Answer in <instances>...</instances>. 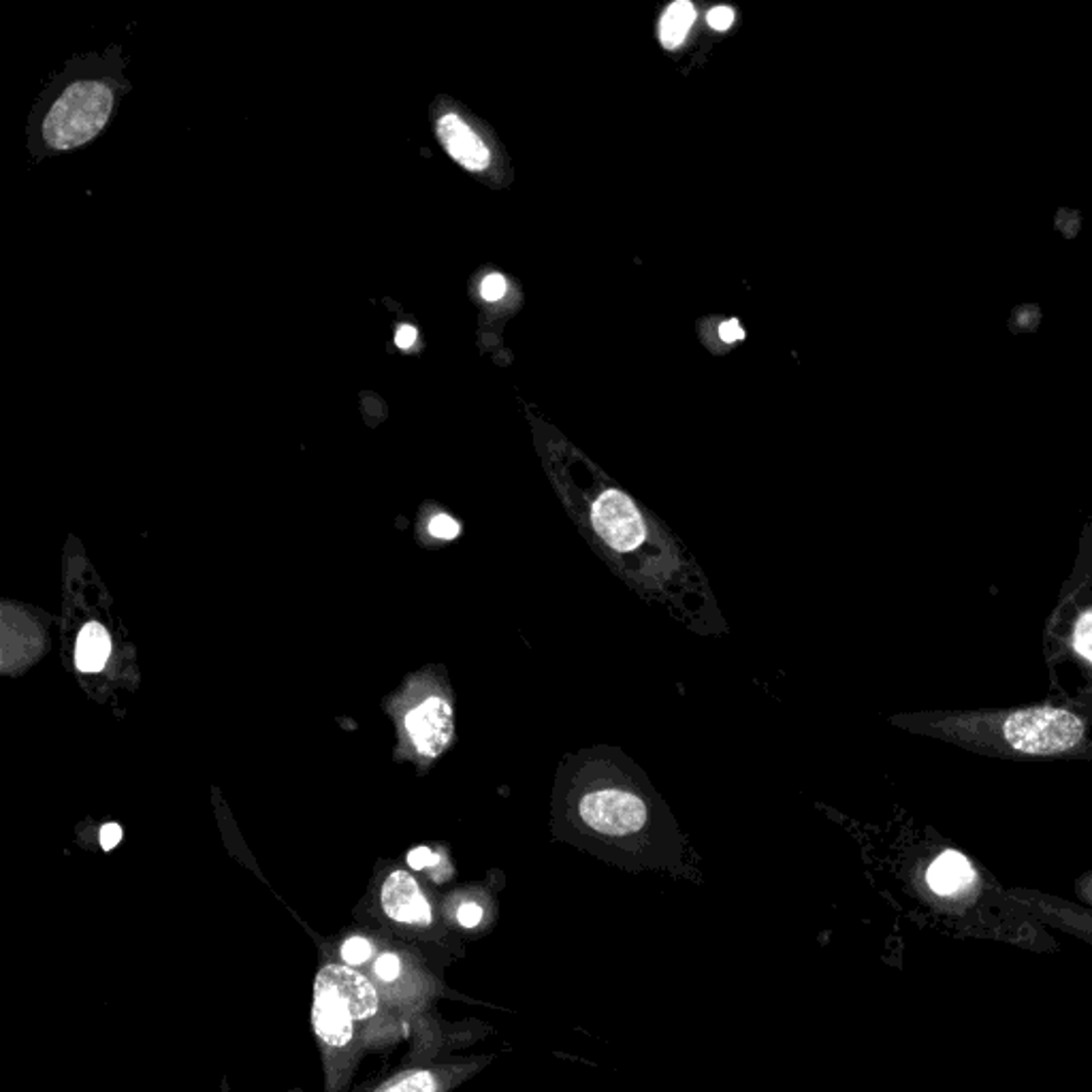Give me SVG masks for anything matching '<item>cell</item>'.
I'll list each match as a JSON object with an SVG mask.
<instances>
[{
	"mask_svg": "<svg viewBox=\"0 0 1092 1092\" xmlns=\"http://www.w3.org/2000/svg\"><path fill=\"white\" fill-rule=\"evenodd\" d=\"M439 863V857L427 849V847H416L408 853V865L414 869V871H423L427 867H435Z\"/></svg>",
	"mask_w": 1092,
	"mask_h": 1092,
	"instance_id": "obj_18",
	"label": "cell"
},
{
	"mask_svg": "<svg viewBox=\"0 0 1092 1092\" xmlns=\"http://www.w3.org/2000/svg\"><path fill=\"white\" fill-rule=\"evenodd\" d=\"M112 640L100 623H86L75 646V664L82 672H98L108 664Z\"/></svg>",
	"mask_w": 1092,
	"mask_h": 1092,
	"instance_id": "obj_10",
	"label": "cell"
},
{
	"mask_svg": "<svg viewBox=\"0 0 1092 1092\" xmlns=\"http://www.w3.org/2000/svg\"><path fill=\"white\" fill-rule=\"evenodd\" d=\"M406 725L416 749L427 758H437L445 753L455 732L453 709L447 700L429 698L408 713Z\"/></svg>",
	"mask_w": 1092,
	"mask_h": 1092,
	"instance_id": "obj_6",
	"label": "cell"
},
{
	"mask_svg": "<svg viewBox=\"0 0 1092 1092\" xmlns=\"http://www.w3.org/2000/svg\"><path fill=\"white\" fill-rule=\"evenodd\" d=\"M591 523L600 538L619 553H630L642 544L646 528L636 504L623 491L608 489L591 508Z\"/></svg>",
	"mask_w": 1092,
	"mask_h": 1092,
	"instance_id": "obj_5",
	"label": "cell"
},
{
	"mask_svg": "<svg viewBox=\"0 0 1092 1092\" xmlns=\"http://www.w3.org/2000/svg\"><path fill=\"white\" fill-rule=\"evenodd\" d=\"M372 952H374V948H372V943L368 939L352 937V939H348L342 946V960L350 967H359V965H363V962L370 960Z\"/></svg>",
	"mask_w": 1092,
	"mask_h": 1092,
	"instance_id": "obj_13",
	"label": "cell"
},
{
	"mask_svg": "<svg viewBox=\"0 0 1092 1092\" xmlns=\"http://www.w3.org/2000/svg\"><path fill=\"white\" fill-rule=\"evenodd\" d=\"M114 112V88L108 82H75L51 102L41 135L51 150H75L92 141Z\"/></svg>",
	"mask_w": 1092,
	"mask_h": 1092,
	"instance_id": "obj_2",
	"label": "cell"
},
{
	"mask_svg": "<svg viewBox=\"0 0 1092 1092\" xmlns=\"http://www.w3.org/2000/svg\"><path fill=\"white\" fill-rule=\"evenodd\" d=\"M122 841V828L118 824H108L100 830V845L106 851L114 849Z\"/></svg>",
	"mask_w": 1092,
	"mask_h": 1092,
	"instance_id": "obj_22",
	"label": "cell"
},
{
	"mask_svg": "<svg viewBox=\"0 0 1092 1092\" xmlns=\"http://www.w3.org/2000/svg\"><path fill=\"white\" fill-rule=\"evenodd\" d=\"M437 139L449 152L451 159L459 163L467 171H485L491 165V152L485 145V141L476 135L474 128L467 124L461 116L449 112L439 116L437 124Z\"/></svg>",
	"mask_w": 1092,
	"mask_h": 1092,
	"instance_id": "obj_7",
	"label": "cell"
},
{
	"mask_svg": "<svg viewBox=\"0 0 1092 1092\" xmlns=\"http://www.w3.org/2000/svg\"><path fill=\"white\" fill-rule=\"evenodd\" d=\"M429 532H431L435 538H439V540H453V538L459 536L461 528H459V523L455 521V518H451V516H447V514H437V516L431 518Z\"/></svg>",
	"mask_w": 1092,
	"mask_h": 1092,
	"instance_id": "obj_16",
	"label": "cell"
},
{
	"mask_svg": "<svg viewBox=\"0 0 1092 1092\" xmlns=\"http://www.w3.org/2000/svg\"><path fill=\"white\" fill-rule=\"evenodd\" d=\"M416 337H419V333H416L412 325H402L395 333V346L402 350H408L416 344Z\"/></svg>",
	"mask_w": 1092,
	"mask_h": 1092,
	"instance_id": "obj_23",
	"label": "cell"
},
{
	"mask_svg": "<svg viewBox=\"0 0 1092 1092\" xmlns=\"http://www.w3.org/2000/svg\"><path fill=\"white\" fill-rule=\"evenodd\" d=\"M696 22V7L689 0H677L668 5L660 22V39L666 49H677L687 39V33Z\"/></svg>",
	"mask_w": 1092,
	"mask_h": 1092,
	"instance_id": "obj_11",
	"label": "cell"
},
{
	"mask_svg": "<svg viewBox=\"0 0 1092 1092\" xmlns=\"http://www.w3.org/2000/svg\"><path fill=\"white\" fill-rule=\"evenodd\" d=\"M382 909L388 918L400 924L427 926L431 922L429 900L423 896L419 883L404 871L388 875L384 881Z\"/></svg>",
	"mask_w": 1092,
	"mask_h": 1092,
	"instance_id": "obj_8",
	"label": "cell"
},
{
	"mask_svg": "<svg viewBox=\"0 0 1092 1092\" xmlns=\"http://www.w3.org/2000/svg\"><path fill=\"white\" fill-rule=\"evenodd\" d=\"M1007 743L1022 753H1058L1082 741L1084 723L1080 717L1060 709H1028L1013 713L1003 727Z\"/></svg>",
	"mask_w": 1092,
	"mask_h": 1092,
	"instance_id": "obj_3",
	"label": "cell"
},
{
	"mask_svg": "<svg viewBox=\"0 0 1092 1092\" xmlns=\"http://www.w3.org/2000/svg\"><path fill=\"white\" fill-rule=\"evenodd\" d=\"M374 973L382 979V981H393L397 975H400V958L395 954H382L376 965H374Z\"/></svg>",
	"mask_w": 1092,
	"mask_h": 1092,
	"instance_id": "obj_17",
	"label": "cell"
},
{
	"mask_svg": "<svg viewBox=\"0 0 1092 1092\" xmlns=\"http://www.w3.org/2000/svg\"><path fill=\"white\" fill-rule=\"evenodd\" d=\"M439 1084L431 1072H410L402 1078L384 1084L376 1092H437Z\"/></svg>",
	"mask_w": 1092,
	"mask_h": 1092,
	"instance_id": "obj_12",
	"label": "cell"
},
{
	"mask_svg": "<svg viewBox=\"0 0 1092 1092\" xmlns=\"http://www.w3.org/2000/svg\"><path fill=\"white\" fill-rule=\"evenodd\" d=\"M734 22V11L730 7H715L707 13V24L711 26L713 31H727Z\"/></svg>",
	"mask_w": 1092,
	"mask_h": 1092,
	"instance_id": "obj_19",
	"label": "cell"
},
{
	"mask_svg": "<svg viewBox=\"0 0 1092 1092\" xmlns=\"http://www.w3.org/2000/svg\"><path fill=\"white\" fill-rule=\"evenodd\" d=\"M1076 648L1092 662V611H1088L1080 621L1076 630Z\"/></svg>",
	"mask_w": 1092,
	"mask_h": 1092,
	"instance_id": "obj_14",
	"label": "cell"
},
{
	"mask_svg": "<svg viewBox=\"0 0 1092 1092\" xmlns=\"http://www.w3.org/2000/svg\"><path fill=\"white\" fill-rule=\"evenodd\" d=\"M719 337L725 342V344H732V342H739L745 337V329L741 327V323L737 319L727 321V323H721L719 325Z\"/></svg>",
	"mask_w": 1092,
	"mask_h": 1092,
	"instance_id": "obj_21",
	"label": "cell"
},
{
	"mask_svg": "<svg viewBox=\"0 0 1092 1092\" xmlns=\"http://www.w3.org/2000/svg\"><path fill=\"white\" fill-rule=\"evenodd\" d=\"M378 1009L376 988L363 973L342 965H327L319 971L311 1020L329 1052H346L356 1035L376 1018Z\"/></svg>",
	"mask_w": 1092,
	"mask_h": 1092,
	"instance_id": "obj_1",
	"label": "cell"
},
{
	"mask_svg": "<svg viewBox=\"0 0 1092 1092\" xmlns=\"http://www.w3.org/2000/svg\"><path fill=\"white\" fill-rule=\"evenodd\" d=\"M508 291V282L502 274H489L480 282V297L485 301H500Z\"/></svg>",
	"mask_w": 1092,
	"mask_h": 1092,
	"instance_id": "obj_15",
	"label": "cell"
},
{
	"mask_svg": "<svg viewBox=\"0 0 1092 1092\" xmlns=\"http://www.w3.org/2000/svg\"><path fill=\"white\" fill-rule=\"evenodd\" d=\"M928 886L937 894H956L975 881V871L969 860L958 851H946L934 860L926 873Z\"/></svg>",
	"mask_w": 1092,
	"mask_h": 1092,
	"instance_id": "obj_9",
	"label": "cell"
},
{
	"mask_svg": "<svg viewBox=\"0 0 1092 1092\" xmlns=\"http://www.w3.org/2000/svg\"><path fill=\"white\" fill-rule=\"evenodd\" d=\"M457 920H459V924L465 926V928H474V926H478L480 920H482V907L476 905V902H465V905H461V907H459V912H457Z\"/></svg>",
	"mask_w": 1092,
	"mask_h": 1092,
	"instance_id": "obj_20",
	"label": "cell"
},
{
	"mask_svg": "<svg viewBox=\"0 0 1092 1092\" xmlns=\"http://www.w3.org/2000/svg\"><path fill=\"white\" fill-rule=\"evenodd\" d=\"M581 817L600 835L626 837L646 822L644 802L626 790H595L581 800Z\"/></svg>",
	"mask_w": 1092,
	"mask_h": 1092,
	"instance_id": "obj_4",
	"label": "cell"
}]
</instances>
